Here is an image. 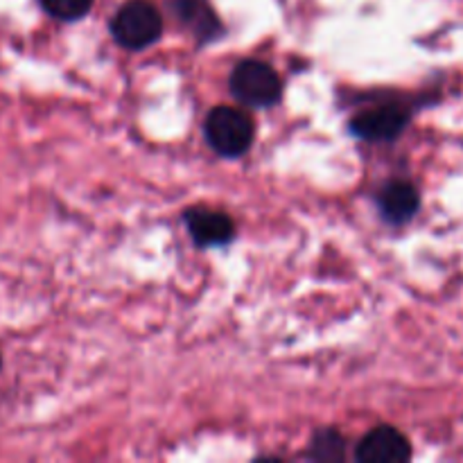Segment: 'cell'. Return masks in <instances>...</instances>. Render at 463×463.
<instances>
[{"instance_id":"6da1fadb","label":"cell","mask_w":463,"mask_h":463,"mask_svg":"<svg viewBox=\"0 0 463 463\" xmlns=\"http://www.w3.org/2000/svg\"><path fill=\"white\" fill-rule=\"evenodd\" d=\"M163 21L158 9L147 0H129L116 12L111 34L122 48L143 50L161 36Z\"/></svg>"},{"instance_id":"7a4b0ae2","label":"cell","mask_w":463,"mask_h":463,"mask_svg":"<svg viewBox=\"0 0 463 463\" xmlns=\"http://www.w3.org/2000/svg\"><path fill=\"white\" fill-rule=\"evenodd\" d=\"M206 138L222 156H240L253 143V122L233 107H217L206 118Z\"/></svg>"},{"instance_id":"3957f363","label":"cell","mask_w":463,"mask_h":463,"mask_svg":"<svg viewBox=\"0 0 463 463\" xmlns=\"http://www.w3.org/2000/svg\"><path fill=\"white\" fill-rule=\"evenodd\" d=\"M231 90L249 107H269L280 98V77L269 63L247 59L231 75Z\"/></svg>"},{"instance_id":"277c9868","label":"cell","mask_w":463,"mask_h":463,"mask_svg":"<svg viewBox=\"0 0 463 463\" xmlns=\"http://www.w3.org/2000/svg\"><path fill=\"white\" fill-rule=\"evenodd\" d=\"M355 457L362 463H402L411 457V448L405 434L383 425L362 439Z\"/></svg>"},{"instance_id":"5b68a950","label":"cell","mask_w":463,"mask_h":463,"mask_svg":"<svg viewBox=\"0 0 463 463\" xmlns=\"http://www.w3.org/2000/svg\"><path fill=\"white\" fill-rule=\"evenodd\" d=\"M407 111L401 107H375L353 118V134L364 140H393L407 125Z\"/></svg>"},{"instance_id":"8992f818","label":"cell","mask_w":463,"mask_h":463,"mask_svg":"<svg viewBox=\"0 0 463 463\" xmlns=\"http://www.w3.org/2000/svg\"><path fill=\"white\" fill-rule=\"evenodd\" d=\"M185 224L199 247H220L229 242L235 233L231 217L211 208H190L185 213Z\"/></svg>"},{"instance_id":"52a82bcc","label":"cell","mask_w":463,"mask_h":463,"mask_svg":"<svg viewBox=\"0 0 463 463\" xmlns=\"http://www.w3.org/2000/svg\"><path fill=\"white\" fill-rule=\"evenodd\" d=\"M172 12L199 41L220 36L222 23L208 0H172Z\"/></svg>"},{"instance_id":"ba28073f","label":"cell","mask_w":463,"mask_h":463,"mask_svg":"<svg viewBox=\"0 0 463 463\" xmlns=\"http://www.w3.org/2000/svg\"><path fill=\"white\" fill-rule=\"evenodd\" d=\"M420 206V194L410 181H392L380 193V213L392 224H402L416 215Z\"/></svg>"},{"instance_id":"9c48e42d","label":"cell","mask_w":463,"mask_h":463,"mask_svg":"<svg viewBox=\"0 0 463 463\" xmlns=\"http://www.w3.org/2000/svg\"><path fill=\"white\" fill-rule=\"evenodd\" d=\"M43 12H48L52 18L59 21H77L86 16L93 7V0H39Z\"/></svg>"},{"instance_id":"30bf717a","label":"cell","mask_w":463,"mask_h":463,"mask_svg":"<svg viewBox=\"0 0 463 463\" xmlns=\"http://www.w3.org/2000/svg\"><path fill=\"white\" fill-rule=\"evenodd\" d=\"M312 457L315 459H342L344 457V439L337 432H321L312 443Z\"/></svg>"},{"instance_id":"8fae6325","label":"cell","mask_w":463,"mask_h":463,"mask_svg":"<svg viewBox=\"0 0 463 463\" xmlns=\"http://www.w3.org/2000/svg\"><path fill=\"white\" fill-rule=\"evenodd\" d=\"M0 369H3V357H0Z\"/></svg>"}]
</instances>
